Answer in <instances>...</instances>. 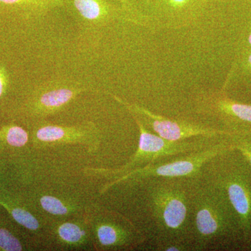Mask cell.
Listing matches in <instances>:
<instances>
[{"label":"cell","mask_w":251,"mask_h":251,"mask_svg":"<svg viewBox=\"0 0 251 251\" xmlns=\"http://www.w3.org/2000/svg\"><path fill=\"white\" fill-rule=\"evenodd\" d=\"M242 242L239 221L226 193L202 175L191 189L189 242L192 251H205L221 242Z\"/></svg>","instance_id":"1"},{"label":"cell","mask_w":251,"mask_h":251,"mask_svg":"<svg viewBox=\"0 0 251 251\" xmlns=\"http://www.w3.org/2000/svg\"><path fill=\"white\" fill-rule=\"evenodd\" d=\"M194 178H149L136 182L144 187L156 243L178 240L190 244L191 189Z\"/></svg>","instance_id":"2"},{"label":"cell","mask_w":251,"mask_h":251,"mask_svg":"<svg viewBox=\"0 0 251 251\" xmlns=\"http://www.w3.org/2000/svg\"><path fill=\"white\" fill-rule=\"evenodd\" d=\"M202 176L221 188L239 221L242 243L251 244V167L234 148L211 158L202 168Z\"/></svg>","instance_id":"3"},{"label":"cell","mask_w":251,"mask_h":251,"mask_svg":"<svg viewBox=\"0 0 251 251\" xmlns=\"http://www.w3.org/2000/svg\"><path fill=\"white\" fill-rule=\"evenodd\" d=\"M131 117L139 130L138 148L125 166L116 170L104 171L108 173V175L114 176L115 179L133 170L199 151L229 137L212 138L200 136L180 141H173L164 139L159 135L149 131L136 117L133 115H131Z\"/></svg>","instance_id":"4"},{"label":"cell","mask_w":251,"mask_h":251,"mask_svg":"<svg viewBox=\"0 0 251 251\" xmlns=\"http://www.w3.org/2000/svg\"><path fill=\"white\" fill-rule=\"evenodd\" d=\"M108 94L123 105L130 115L136 117L149 131L159 135L164 139L180 141L200 136L212 138L232 136L228 132L220 129L209 122L195 119L164 116L151 112L139 104L128 101L115 94Z\"/></svg>","instance_id":"5"},{"label":"cell","mask_w":251,"mask_h":251,"mask_svg":"<svg viewBox=\"0 0 251 251\" xmlns=\"http://www.w3.org/2000/svg\"><path fill=\"white\" fill-rule=\"evenodd\" d=\"M229 137L199 151L133 170L109 183L107 188L111 187L114 184L122 181L136 183L149 178L198 177L202 175L203 167L208 161L233 147Z\"/></svg>","instance_id":"6"},{"label":"cell","mask_w":251,"mask_h":251,"mask_svg":"<svg viewBox=\"0 0 251 251\" xmlns=\"http://www.w3.org/2000/svg\"><path fill=\"white\" fill-rule=\"evenodd\" d=\"M194 113L196 117L215 122L217 128L232 135L251 134V103L230 99L222 91L198 92Z\"/></svg>","instance_id":"7"},{"label":"cell","mask_w":251,"mask_h":251,"mask_svg":"<svg viewBox=\"0 0 251 251\" xmlns=\"http://www.w3.org/2000/svg\"><path fill=\"white\" fill-rule=\"evenodd\" d=\"M88 89L71 80L46 81L36 87L29 97L27 108L31 116L41 121L67 108L77 96Z\"/></svg>","instance_id":"8"},{"label":"cell","mask_w":251,"mask_h":251,"mask_svg":"<svg viewBox=\"0 0 251 251\" xmlns=\"http://www.w3.org/2000/svg\"><path fill=\"white\" fill-rule=\"evenodd\" d=\"M69 9L84 27L97 29L105 27L115 21L135 23L120 4L108 0H63Z\"/></svg>","instance_id":"9"},{"label":"cell","mask_w":251,"mask_h":251,"mask_svg":"<svg viewBox=\"0 0 251 251\" xmlns=\"http://www.w3.org/2000/svg\"><path fill=\"white\" fill-rule=\"evenodd\" d=\"M90 229L95 243L104 250L129 249L145 240V237L129 222L112 214L97 219Z\"/></svg>","instance_id":"10"},{"label":"cell","mask_w":251,"mask_h":251,"mask_svg":"<svg viewBox=\"0 0 251 251\" xmlns=\"http://www.w3.org/2000/svg\"><path fill=\"white\" fill-rule=\"evenodd\" d=\"M99 132L92 122L75 126L54 125L38 121L32 133V140L37 146H55L67 143L90 145L99 140Z\"/></svg>","instance_id":"11"},{"label":"cell","mask_w":251,"mask_h":251,"mask_svg":"<svg viewBox=\"0 0 251 251\" xmlns=\"http://www.w3.org/2000/svg\"><path fill=\"white\" fill-rule=\"evenodd\" d=\"M55 242L65 248H82L90 241L91 229L79 221H61L52 229Z\"/></svg>","instance_id":"12"},{"label":"cell","mask_w":251,"mask_h":251,"mask_svg":"<svg viewBox=\"0 0 251 251\" xmlns=\"http://www.w3.org/2000/svg\"><path fill=\"white\" fill-rule=\"evenodd\" d=\"M64 6L63 0H0V9L27 18L41 17Z\"/></svg>","instance_id":"13"},{"label":"cell","mask_w":251,"mask_h":251,"mask_svg":"<svg viewBox=\"0 0 251 251\" xmlns=\"http://www.w3.org/2000/svg\"><path fill=\"white\" fill-rule=\"evenodd\" d=\"M151 11L168 24H182L196 16L191 0H154Z\"/></svg>","instance_id":"14"},{"label":"cell","mask_w":251,"mask_h":251,"mask_svg":"<svg viewBox=\"0 0 251 251\" xmlns=\"http://www.w3.org/2000/svg\"><path fill=\"white\" fill-rule=\"evenodd\" d=\"M39 209L50 215L59 216H72L78 211L80 207L64 196L53 195L52 193H39L36 198Z\"/></svg>","instance_id":"15"},{"label":"cell","mask_w":251,"mask_h":251,"mask_svg":"<svg viewBox=\"0 0 251 251\" xmlns=\"http://www.w3.org/2000/svg\"><path fill=\"white\" fill-rule=\"evenodd\" d=\"M0 205L5 208L14 221L25 228L34 233L40 232L42 228L41 221L31 211L28 210L27 208L9 199L8 196L1 193H0Z\"/></svg>","instance_id":"16"},{"label":"cell","mask_w":251,"mask_h":251,"mask_svg":"<svg viewBox=\"0 0 251 251\" xmlns=\"http://www.w3.org/2000/svg\"><path fill=\"white\" fill-rule=\"evenodd\" d=\"M0 140L5 142L11 148H22L29 143V135L22 127L11 124L0 129Z\"/></svg>","instance_id":"17"},{"label":"cell","mask_w":251,"mask_h":251,"mask_svg":"<svg viewBox=\"0 0 251 251\" xmlns=\"http://www.w3.org/2000/svg\"><path fill=\"white\" fill-rule=\"evenodd\" d=\"M229 138L234 148L242 153L251 167V134L234 135Z\"/></svg>","instance_id":"18"},{"label":"cell","mask_w":251,"mask_h":251,"mask_svg":"<svg viewBox=\"0 0 251 251\" xmlns=\"http://www.w3.org/2000/svg\"><path fill=\"white\" fill-rule=\"evenodd\" d=\"M23 247L21 241L8 229L0 227V251H20Z\"/></svg>","instance_id":"19"},{"label":"cell","mask_w":251,"mask_h":251,"mask_svg":"<svg viewBox=\"0 0 251 251\" xmlns=\"http://www.w3.org/2000/svg\"><path fill=\"white\" fill-rule=\"evenodd\" d=\"M118 4L123 8L133 18L136 24H145L148 22L149 16L140 12L130 0H116Z\"/></svg>","instance_id":"20"},{"label":"cell","mask_w":251,"mask_h":251,"mask_svg":"<svg viewBox=\"0 0 251 251\" xmlns=\"http://www.w3.org/2000/svg\"><path fill=\"white\" fill-rule=\"evenodd\" d=\"M157 251H192L189 243L184 241H169V242L156 243Z\"/></svg>","instance_id":"21"},{"label":"cell","mask_w":251,"mask_h":251,"mask_svg":"<svg viewBox=\"0 0 251 251\" xmlns=\"http://www.w3.org/2000/svg\"><path fill=\"white\" fill-rule=\"evenodd\" d=\"M9 74L4 64L0 62V99L6 94L9 88Z\"/></svg>","instance_id":"22"},{"label":"cell","mask_w":251,"mask_h":251,"mask_svg":"<svg viewBox=\"0 0 251 251\" xmlns=\"http://www.w3.org/2000/svg\"><path fill=\"white\" fill-rule=\"evenodd\" d=\"M130 1H132V3H133V4H135V6H136L137 9H138V4H140L143 6L144 9L151 10V11L153 4V1H154V0H130ZM140 12H141V11H140Z\"/></svg>","instance_id":"23"},{"label":"cell","mask_w":251,"mask_h":251,"mask_svg":"<svg viewBox=\"0 0 251 251\" xmlns=\"http://www.w3.org/2000/svg\"><path fill=\"white\" fill-rule=\"evenodd\" d=\"M208 0H191L192 2L193 9H194L196 13H198V11L201 9V7L205 4Z\"/></svg>","instance_id":"24"},{"label":"cell","mask_w":251,"mask_h":251,"mask_svg":"<svg viewBox=\"0 0 251 251\" xmlns=\"http://www.w3.org/2000/svg\"><path fill=\"white\" fill-rule=\"evenodd\" d=\"M249 63L251 65V54H250V55H249Z\"/></svg>","instance_id":"25"},{"label":"cell","mask_w":251,"mask_h":251,"mask_svg":"<svg viewBox=\"0 0 251 251\" xmlns=\"http://www.w3.org/2000/svg\"><path fill=\"white\" fill-rule=\"evenodd\" d=\"M249 44H250L251 45V33L250 34V35H249Z\"/></svg>","instance_id":"26"},{"label":"cell","mask_w":251,"mask_h":251,"mask_svg":"<svg viewBox=\"0 0 251 251\" xmlns=\"http://www.w3.org/2000/svg\"><path fill=\"white\" fill-rule=\"evenodd\" d=\"M249 247L251 248V245H250V246H249Z\"/></svg>","instance_id":"27"}]
</instances>
